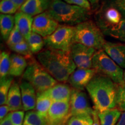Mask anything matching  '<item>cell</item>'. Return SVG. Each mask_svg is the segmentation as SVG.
<instances>
[{
  "mask_svg": "<svg viewBox=\"0 0 125 125\" xmlns=\"http://www.w3.org/2000/svg\"><path fill=\"white\" fill-rule=\"evenodd\" d=\"M28 66L26 59L17 53L10 55V65L9 75L12 76H19L24 74Z\"/></svg>",
  "mask_w": 125,
  "mask_h": 125,
  "instance_id": "19",
  "label": "cell"
},
{
  "mask_svg": "<svg viewBox=\"0 0 125 125\" xmlns=\"http://www.w3.org/2000/svg\"><path fill=\"white\" fill-rule=\"evenodd\" d=\"M15 16L12 15L1 14L0 15V30L2 37L7 41L12 30L15 26Z\"/></svg>",
  "mask_w": 125,
  "mask_h": 125,
  "instance_id": "21",
  "label": "cell"
},
{
  "mask_svg": "<svg viewBox=\"0 0 125 125\" xmlns=\"http://www.w3.org/2000/svg\"><path fill=\"white\" fill-rule=\"evenodd\" d=\"M93 123L91 115H75L70 118L67 125H92Z\"/></svg>",
  "mask_w": 125,
  "mask_h": 125,
  "instance_id": "30",
  "label": "cell"
},
{
  "mask_svg": "<svg viewBox=\"0 0 125 125\" xmlns=\"http://www.w3.org/2000/svg\"><path fill=\"white\" fill-rule=\"evenodd\" d=\"M71 116L70 101H53L46 119L47 125H67Z\"/></svg>",
  "mask_w": 125,
  "mask_h": 125,
  "instance_id": "8",
  "label": "cell"
},
{
  "mask_svg": "<svg viewBox=\"0 0 125 125\" xmlns=\"http://www.w3.org/2000/svg\"><path fill=\"white\" fill-rule=\"evenodd\" d=\"M116 105L120 110L125 111V83L117 84Z\"/></svg>",
  "mask_w": 125,
  "mask_h": 125,
  "instance_id": "32",
  "label": "cell"
},
{
  "mask_svg": "<svg viewBox=\"0 0 125 125\" xmlns=\"http://www.w3.org/2000/svg\"><path fill=\"white\" fill-rule=\"evenodd\" d=\"M23 79L32 85L37 93L44 92L57 83V81L42 65L32 59L25 70Z\"/></svg>",
  "mask_w": 125,
  "mask_h": 125,
  "instance_id": "5",
  "label": "cell"
},
{
  "mask_svg": "<svg viewBox=\"0 0 125 125\" xmlns=\"http://www.w3.org/2000/svg\"><path fill=\"white\" fill-rule=\"evenodd\" d=\"M18 8L10 0H1L0 3V11L2 14L12 15L17 11Z\"/></svg>",
  "mask_w": 125,
  "mask_h": 125,
  "instance_id": "33",
  "label": "cell"
},
{
  "mask_svg": "<svg viewBox=\"0 0 125 125\" xmlns=\"http://www.w3.org/2000/svg\"><path fill=\"white\" fill-rule=\"evenodd\" d=\"M10 65V55L9 52L2 51L0 54V77L2 78L9 75Z\"/></svg>",
  "mask_w": 125,
  "mask_h": 125,
  "instance_id": "28",
  "label": "cell"
},
{
  "mask_svg": "<svg viewBox=\"0 0 125 125\" xmlns=\"http://www.w3.org/2000/svg\"><path fill=\"white\" fill-rule=\"evenodd\" d=\"M26 40H25L24 37L21 34L18 28L15 26V27L12 30L8 39L7 41V43L9 48H10L15 45L22 42Z\"/></svg>",
  "mask_w": 125,
  "mask_h": 125,
  "instance_id": "31",
  "label": "cell"
},
{
  "mask_svg": "<svg viewBox=\"0 0 125 125\" xmlns=\"http://www.w3.org/2000/svg\"><path fill=\"white\" fill-rule=\"evenodd\" d=\"M8 115L13 125H23L25 116L23 111L10 112Z\"/></svg>",
  "mask_w": 125,
  "mask_h": 125,
  "instance_id": "34",
  "label": "cell"
},
{
  "mask_svg": "<svg viewBox=\"0 0 125 125\" xmlns=\"http://www.w3.org/2000/svg\"><path fill=\"white\" fill-rule=\"evenodd\" d=\"M74 37V27L59 25L53 33L43 38L45 46L49 49L70 52Z\"/></svg>",
  "mask_w": 125,
  "mask_h": 125,
  "instance_id": "7",
  "label": "cell"
},
{
  "mask_svg": "<svg viewBox=\"0 0 125 125\" xmlns=\"http://www.w3.org/2000/svg\"><path fill=\"white\" fill-rule=\"evenodd\" d=\"M122 14L115 7H110L107 9L104 12V18L107 25L105 26H115L119 24L122 20Z\"/></svg>",
  "mask_w": 125,
  "mask_h": 125,
  "instance_id": "26",
  "label": "cell"
},
{
  "mask_svg": "<svg viewBox=\"0 0 125 125\" xmlns=\"http://www.w3.org/2000/svg\"><path fill=\"white\" fill-rule=\"evenodd\" d=\"M96 74V70L93 68H77L70 75L68 79V82L73 88L83 90L86 87Z\"/></svg>",
  "mask_w": 125,
  "mask_h": 125,
  "instance_id": "12",
  "label": "cell"
},
{
  "mask_svg": "<svg viewBox=\"0 0 125 125\" xmlns=\"http://www.w3.org/2000/svg\"><path fill=\"white\" fill-rule=\"evenodd\" d=\"M37 59L43 68L59 82L68 81L76 68L68 52L48 48L39 53Z\"/></svg>",
  "mask_w": 125,
  "mask_h": 125,
  "instance_id": "1",
  "label": "cell"
},
{
  "mask_svg": "<svg viewBox=\"0 0 125 125\" xmlns=\"http://www.w3.org/2000/svg\"><path fill=\"white\" fill-rule=\"evenodd\" d=\"M103 32L125 42V19L115 26H103Z\"/></svg>",
  "mask_w": 125,
  "mask_h": 125,
  "instance_id": "22",
  "label": "cell"
},
{
  "mask_svg": "<svg viewBox=\"0 0 125 125\" xmlns=\"http://www.w3.org/2000/svg\"><path fill=\"white\" fill-rule=\"evenodd\" d=\"M103 49L119 66L125 68V44L106 42Z\"/></svg>",
  "mask_w": 125,
  "mask_h": 125,
  "instance_id": "14",
  "label": "cell"
},
{
  "mask_svg": "<svg viewBox=\"0 0 125 125\" xmlns=\"http://www.w3.org/2000/svg\"><path fill=\"white\" fill-rule=\"evenodd\" d=\"M12 76L8 75L0 81V105L7 104L8 95L13 82Z\"/></svg>",
  "mask_w": 125,
  "mask_h": 125,
  "instance_id": "24",
  "label": "cell"
},
{
  "mask_svg": "<svg viewBox=\"0 0 125 125\" xmlns=\"http://www.w3.org/2000/svg\"><path fill=\"white\" fill-rule=\"evenodd\" d=\"M15 26L26 40L29 38L32 31V23L34 19L32 16L23 12L19 11L15 16Z\"/></svg>",
  "mask_w": 125,
  "mask_h": 125,
  "instance_id": "17",
  "label": "cell"
},
{
  "mask_svg": "<svg viewBox=\"0 0 125 125\" xmlns=\"http://www.w3.org/2000/svg\"><path fill=\"white\" fill-rule=\"evenodd\" d=\"M10 111L7 104L1 105L0 107V120H2L8 115V112Z\"/></svg>",
  "mask_w": 125,
  "mask_h": 125,
  "instance_id": "37",
  "label": "cell"
},
{
  "mask_svg": "<svg viewBox=\"0 0 125 125\" xmlns=\"http://www.w3.org/2000/svg\"><path fill=\"white\" fill-rule=\"evenodd\" d=\"M64 1L69 4L82 7L89 10H90L91 8V6L88 0H64Z\"/></svg>",
  "mask_w": 125,
  "mask_h": 125,
  "instance_id": "35",
  "label": "cell"
},
{
  "mask_svg": "<svg viewBox=\"0 0 125 125\" xmlns=\"http://www.w3.org/2000/svg\"><path fill=\"white\" fill-rule=\"evenodd\" d=\"M22 99L23 109L29 111L35 108L37 96L35 90L31 83L26 81H23L20 85Z\"/></svg>",
  "mask_w": 125,
  "mask_h": 125,
  "instance_id": "13",
  "label": "cell"
},
{
  "mask_svg": "<svg viewBox=\"0 0 125 125\" xmlns=\"http://www.w3.org/2000/svg\"><path fill=\"white\" fill-rule=\"evenodd\" d=\"M0 125H13L8 114L2 120H1Z\"/></svg>",
  "mask_w": 125,
  "mask_h": 125,
  "instance_id": "39",
  "label": "cell"
},
{
  "mask_svg": "<svg viewBox=\"0 0 125 125\" xmlns=\"http://www.w3.org/2000/svg\"><path fill=\"white\" fill-rule=\"evenodd\" d=\"M96 49L79 43H73L70 54L78 68H93V58Z\"/></svg>",
  "mask_w": 125,
  "mask_h": 125,
  "instance_id": "9",
  "label": "cell"
},
{
  "mask_svg": "<svg viewBox=\"0 0 125 125\" xmlns=\"http://www.w3.org/2000/svg\"><path fill=\"white\" fill-rule=\"evenodd\" d=\"M23 125H47L46 119L36 111H29L25 114Z\"/></svg>",
  "mask_w": 125,
  "mask_h": 125,
  "instance_id": "27",
  "label": "cell"
},
{
  "mask_svg": "<svg viewBox=\"0 0 125 125\" xmlns=\"http://www.w3.org/2000/svg\"><path fill=\"white\" fill-rule=\"evenodd\" d=\"M123 81H124V83H125V71L123 73Z\"/></svg>",
  "mask_w": 125,
  "mask_h": 125,
  "instance_id": "43",
  "label": "cell"
},
{
  "mask_svg": "<svg viewBox=\"0 0 125 125\" xmlns=\"http://www.w3.org/2000/svg\"><path fill=\"white\" fill-rule=\"evenodd\" d=\"M88 1H89V2L91 4L94 5V4H97V3L98 2V1H99L100 0H88Z\"/></svg>",
  "mask_w": 125,
  "mask_h": 125,
  "instance_id": "42",
  "label": "cell"
},
{
  "mask_svg": "<svg viewBox=\"0 0 125 125\" xmlns=\"http://www.w3.org/2000/svg\"><path fill=\"white\" fill-rule=\"evenodd\" d=\"M119 109L114 108L107 109L102 112H98L101 125H116L121 116Z\"/></svg>",
  "mask_w": 125,
  "mask_h": 125,
  "instance_id": "20",
  "label": "cell"
},
{
  "mask_svg": "<svg viewBox=\"0 0 125 125\" xmlns=\"http://www.w3.org/2000/svg\"><path fill=\"white\" fill-rule=\"evenodd\" d=\"M50 3L49 0H27L20 8L19 11L32 17L36 16L48 10Z\"/></svg>",
  "mask_w": 125,
  "mask_h": 125,
  "instance_id": "15",
  "label": "cell"
},
{
  "mask_svg": "<svg viewBox=\"0 0 125 125\" xmlns=\"http://www.w3.org/2000/svg\"><path fill=\"white\" fill-rule=\"evenodd\" d=\"M47 11L57 22L70 26H75L89 19V10L62 0H52Z\"/></svg>",
  "mask_w": 125,
  "mask_h": 125,
  "instance_id": "3",
  "label": "cell"
},
{
  "mask_svg": "<svg viewBox=\"0 0 125 125\" xmlns=\"http://www.w3.org/2000/svg\"><path fill=\"white\" fill-rule=\"evenodd\" d=\"M53 101L46 94L42 92L37 94L36 111L43 118L46 119L48 112Z\"/></svg>",
  "mask_w": 125,
  "mask_h": 125,
  "instance_id": "23",
  "label": "cell"
},
{
  "mask_svg": "<svg viewBox=\"0 0 125 125\" xmlns=\"http://www.w3.org/2000/svg\"><path fill=\"white\" fill-rule=\"evenodd\" d=\"M10 49L16 53L23 56L26 59H32V53L26 41L11 47Z\"/></svg>",
  "mask_w": 125,
  "mask_h": 125,
  "instance_id": "29",
  "label": "cell"
},
{
  "mask_svg": "<svg viewBox=\"0 0 125 125\" xmlns=\"http://www.w3.org/2000/svg\"><path fill=\"white\" fill-rule=\"evenodd\" d=\"M72 89L65 83H57L44 93L53 101H70Z\"/></svg>",
  "mask_w": 125,
  "mask_h": 125,
  "instance_id": "16",
  "label": "cell"
},
{
  "mask_svg": "<svg viewBox=\"0 0 125 125\" xmlns=\"http://www.w3.org/2000/svg\"><path fill=\"white\" fill-rule=\"evenodd\" d=\"M70 103L72 116L93 115L94 109L90 107L86 94L83 90L72 89Z\"/></svg>",
  "mask_w": 125,
  "mask_h": 125,
  "instance_id": "10",
  "label": "cell"
},
{
  "mask_svg": "<svg viewBox=\"0 0 125 125\" xmlns=\"http://www.w3.org/2000/svg\"><path fill=\"white\" fill-rule=\"evenodd\" d=\"M86 89L97 112H102L116 106L117 84L108 77L96 75Z\"/></svg>",
  "mask_w": 125,
  "mask_h": 125,
  "instance_id": "2",
  "label": "cell"
},
{
  "mask_svg": "<svg viewBox=\"0 0 125 125\" xmlns=\"http://www.w3.org/2000/svg\"><path fill=\"white\" fill-rule=\"evenodd\" d=\"M7 104L10 112L20 111L23 109L21 90L20 86L16 82L12 83L8 95Z\"/></svg>",
  "mask_w": 125,
  "mask_h": 125,
  "instance_id": "18",
  "label": "cell"
},
{
  "mask_svg": "<svg viewBox=\"0 0 125 125\" xmlns=\"http://www.w3.org/2000/svg\"><path fill=\"white\" fill-rule=\"evenodd\" d=\"M116 125H125V111L122 113L121 118Z\"/></svg>",
  "mask_w": 125,
  "mask_h": 125,
  "instance_id": "41",
  "label": "cell"
},
{
  "mask_svg": "<svg viewBox=\"0 0 125 125\" xmlns=\"http://www.w3.org/2000/svg\"><path fill=\"white\" fill-rule=\"evenodd\" d=\"M113 5L125 18V0H113Z\"/></svg>",
  "mask_w": 125,
  "mask_h": 125,
  "instance_id": "36",
  "label": "cell"
},
{
  "mask_svg": "<svg viewBox=\"0 0 125 125\" xmlns=\"http://www.w3.org/2000/svg\"><path fill=\"white\" fill-rule=\"evenodd\" d=\"M26 41L32 53L41 52L45 44L42 37L34 32H31L29 38Z\"/></svg>",
  "mask_w": 125,
  "mask_h": 125,
  "instance_id": "25",
  "label": "cell"
},
{
  "mask_svg": "<svg viewBox=\"0 0 125 125\" xmlns=\"http://www.w3.org/2000/svg\"><path fill=\"white\" fill-rule=\"evenodd\" d=\"M58 26L59 23L46 10L34 18L32 31L44 38L53 33Z\"/></svg>",
  "mask_w": 125,
  "mask_h": 125,
  "instance_id": "11",
  "label": "cell"
},
{
  "mask_svg": "<svg viewBox=\"0 0 125 125\" xmlns=\"http://www.w3.org/2000/svg\"><path fill=\"white\" fill-rule=\"evenodd\" d=\"M106 41L103 32L92 20L74 26L73 43H79L96 50L103 49Z\"/></svg>",
  "mask_w": 125,
  "mask_h": 125,
  "instance_id": "4",
  "label": "cell"
},
{
  "mask_svg": "<svg viewBox=\"0 0 125 125\" xmlns=\"http://www.w3.org/2000/svg\"><path fill=\"white\" fill-rule=\"evenodd\" d=\"M10 1H12L15 4V5L18 7V8L19 9L26 2L27 0H10Z\"/></svg>",
  "mask_w": 125,
  "mask_h": 125,
  "instance_id": "40",
  "label": "cell"
},
{
  "mask_svg": "<svg viewBox=\"0 0 125 125\" xmlns=\"http://www.w3.org/2000/svg\"><path fill=\"white\" fill-rule=\"evenodd\" d=\"M93 68L97 74L108 77L116 84L124 83V71L103 49L98 50L94 54Z\"/></svg>",
  "mask_w": 125,
  "mask_h": 125,
  "instance_id": "6",
  "label": "cell"
},
{
  "mask_svg": "<svg viewBox=\"0 0 125 125\" xmlns=\"http://www.w3.org/2000/svg\"><path fill=\"white\" fill-rule=\"evenodd\" d=\"M92 116H93V123L92 125H101L99 117H98V112L96 110H95V109L94 110Z\"/></svg>",
  "mask_w": 125,
  "mask_h": 125,
  "instance_id": "38",
  "label": "cell"
}]
</instances>
